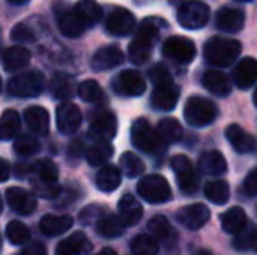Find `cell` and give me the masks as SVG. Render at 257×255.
<instances>
[{
    "mask_svg": "<svg viewBox=\"0 0 257 255\" xmlns=\"http://www.w3.org/2000/svg\"><path fill=\"white\" fill-rule=\"evenodd\" d=\"M165 25V21L156 20V18H147V20H144L140 23L135 39H133L128 48L130 62L133 65H144L151 58L153 48L159 37V30Z\"/></svg>",
    "mask_w": 257,
    "mask_h": 255,
    "instance_id": "6da1fadb",
    "label": "cell"
},
{
    "mask_svg": "<svg viewBox=\"0 0 257 255\" xmlns=\"http://www.w3.org/2000/svg\"><path fill=\"white\" fill-rule=\"evenodd\" d=\"M241 55V44L234 39L212 37L205 44V58L213 67H229Z\"/></svg>",
    "mask_w": 257,
    "mask_h": 255,
    "instance_id": "7a4b0ae2",
    "label": "cell"
},
{
    "mask_svg": "<svg viewBox=\"0 0 257 255\" xmlns=\"http://www.w3.org/2000/svg\"><path fill=\"white\" fill-rule=\"evenodd\" d=\"M217 105L208 98L203 96H191L184 107V117L191 126L203 128L212 124L217 119Z\"/></svg>",
    "mask_w": 257,
    "mask_h": 255,
    "instance_id": "3957f363",
    "label": "cell"
},
{
    "mask_svg": "<svg viewBox=\"0 0 257 255\" xmlns=\"http://www.w3.org/2000/svg\"><path fill=\"white\" fill-rule=\"evenodd\" d=\"M35 180L34 189L39 196L42 197H56L60 194V185H58V168L51 159L39 161L34 168Z\"/></svg>",
    "mask_w": 257,
    "mask_h": 255,
    "instance_id": "277c9868",
    "label": "cell"
},
{
    "mask_svg": "<svg viewBox=\"0 0 257 255\" xmlns=\"http://www.w3.org/2000/svg\"><path fill=\"white\" fill-rule=\"evenodd\" d=\"M132 142L139 150L147 154H158L165 149V142L147 119H137L132 126Z\"/></svg>",
    "mask_w": 257,
    "mask_h": 255,
    "instance_id": "5b68a950",
    "label": "cell"
},
{
    "mask_svg": "<svg viewBox=\"0 0 257 255\" xmlns=\"http://www.w3.org/2000/svg\"><path fill=\"white\" fill-rule=\"evenodd\" d=\"M44 75L37 70L23 72L9 81V93L18 98H35L44 91Z\"/></svg>",
    "mask_w": 257,
    "mask_h": 255,
    "instance_id": "8992f818",
    "label": "cell"
},
{
    "mask_svg": "<svg viewBox=\"0 0 257 255\" xmlns=\"http://www.w3.org/2000/svg\"><path fill=\"white\" fill-rule=\"evenodd\" d=\"M180 27L187 30H200L210 20V7L200 0H186L177 13Z\"/></svg>",
    "mask_w": 257,
    "mask_h": 255,
    "instance_id": "52a82bcc",
    "label": "cell"
},
{
    "mask_svg": "<svg viewBox=\"0 0 257 255\" xmlns=\"http://www.w3.org/2000/svg\"><path fill=\"white\" fill-rule=\"evenodd\" d=\"M137 191H139L140 197L146 199L147 203L159 204L165 203L172 197V189L170 184L165 177L161 175H147L137 185Z\"/></svg>",
    "mask_w": 257,
    "mask_h": 255,
    "instance_id": "ba28073f",
    "label": "cell"
},
{
    "mask_svg": "<svg viewBox=\"0 0 257 255\" xmlns=\"http://www.w3.org/2000/svg\"><path fill=\"white\" fill-rule=\"evenodd\" d=\"M163 55L180 65H187L193 62L194 56H196V46H194V42L191 39L177 35V37H170L168 41H165Z\"/></svg>",
    "mask_w": 257,
    "mask_h": 255,
    "instance_id": "9c48e42d",
    "label": "cell"
},
{
    "mask_svg": "<svg viewBox=\"0 0 257 255\" xmlns=\"http://www.w3.org/2000/svg\"><path fill=\"white\" fill-rule=\"evenodd\" d=\"M172 168L177 175L180 191L184 194H194L198 191L200 178H198V173L194 171V166L191 164V161L187 159L186 156L179 154V156L172 157Z\"/></svg>",
    "mask_w": 257,
    "mask_h": 255,
    "instance_id": "30bf717a",
    "label": "cell"
},
{
    "mask_svg": "<svg viewBox=\"0 0 257 255\" xmlns=\"http://www.w3.org/2000/svg\"><path fill=\"white\" fill-rule=\"evenodd\" d=\"M56 20H58V28L60 32L68 39L81 37L84 34V23L79 20V16L75 14V11L72 7L65 6V4H56Z\"/></svg>",
    "mask_w": 257,
    "mask_h": 255,
    "instance_id": "8fae6325",
    "label": "cell"
},
{
    "mask_svg": "<svg viewBox=\"0 0 257 255\" xmlns=\"http://www.w3.org/2000/svg\"><path fill=\"white\" fill-rule=\"evenodd\" d=\"M112 88L115 89V93L126 96H140L146 93L147 84L144 81L142 74L137 70H124L115 77V81L112 82Z\"/></svg>",
    "mask_w": 257,
    "mask_h": 255,
    "instance_id": "7c38bea8",
    "label": "cell"
},
{
    "mask_svg": "<svg viewBox=\"0 0 257 255\" xmlns=\"http://www.w3.org/2000/svg\"><path fill=\"white\" fill-rule=\"evenodd\" d=\"M180 89L173 84V81L161 82V84L154 86L153 96H151V105L156 110H163V112H170L175 109L177 102H179Z\"/></svg>",
    "mask_w": 257,
    "mask_h": 255,
    "instance_id": "4fadbf2b",
    "label": "cell"
},
{
    "mask_svg": "<svg viewBox=\"0 0 257 255\" xmlns=\"http://www.w3.org/2000/svg\"><path fill=\"white\" fill-rule=\"evenodd\" d=\"M208 218H210V210L203 203L187 204V206H182L177 211V220L186 229H191V231L201 229L208 222Z\"/></svg>",
    "mask_w": 257,
    "mask_h": 255,
    "instance_id": "5bb4252c",
    "label": "cell"
},
{
    "mask_svg": "<svg viewBox=\"0 0 257 255\" xmlns=\"http://www.w3.org/2000/svg\"><path fill=\"white\" fill-rule=\"evenodd\" d=\"M115 131H117V121L112 112L103 110L91 117V126H89V138L91 140L110 142V138L115 136Z\"/></svg>",
    "mask_w": 257,
    "mask_h": 255,
    "instance_id": "9a60e30c",
    "label": "cell"
},
{
    "mask_svg": "<svg viewBox=\"0 0 257 255\" xmlns=\"http://www.w3.org/2000/svg\"><path fill=\"white\" fill-rule=\"evenodd\" d=\"M107 32L115 37H126L135 30V16L130 13L128 9L122 7H115L107 18Z\"/></svg>",
    "mask_w": 257,
    "mask_h": 255,
    "instance_id": "2e32d148",
    "label": "cell"
},
{
    "mask_svg": "<svg viewBox=\"0 0 257 255\" xmlns=\"http://www.w3.org/2000/svg\"><path fill=\"white\" fill-rule=\"evenodd\" d=\"M82 123L81 109L74 103H61L56 109V126L63 135H72L79 129Z\"/></svg>",
    "mask_w": 257,
    "mask_h": 255,
    "instance_id": "e0dca14e",
    "label": "cell"
},
{
    "mask_svg": "<svg viewBox=\"0 0 257 255\" xmlns=\"http://www.w3.org/2000/svg\"><path fill=\"white\" fill-rule=\"evenodd\" d=\"M6 201L16 213L30 215L37 208V197L30 191L21 187H11L6 191Z\"/></svg>",
    "mask_w": 257,
    "mask_h": 255,
    "instance_id": "ac0fdd59",
    "label": "cell"
},
{
    "mask_svg": "<svg viewBox=\"0 0 257 255\" xmlns=\"http://www.w3.org/2000/svg\"><path fill=\"white\" fill-rule=\"evenodd\" d=\"M226 138L238 154H250L255 150V138L247 133L240 124H229L226 128Z\"/></svg>",
    "mask_w": 257,
    "mask_h": 255,
    "instance_id": "d6986e66",
    "label": "cell"
},
{
    "mask_svg": "<svg viewBox=\"0 0 257 255\" xmlns=\"http://www.w3.org/2000/svg\"><path fill=\"white\" fill-rule=\"evenodd\" d=\"M117 210H119V220L122 222V225H135L140 222L144 215V208L142 204L139 203L133 194H124V196L119 199L117 204Z\"/></svg>",
    "mask_w": 257,
    "mask_h": 255,
    "instance_id": "ffe728a7",
    "label": "cell"
},
{
    "mask_svg": "<svg viewBox=\"0 0 257 255\" xmlns=\"http://www.w3.org/2000/svg\"><path fill=\"white\" fill-rule=\"evenodd\" d=\"M215 25L219 30L227 32V34H236L243 28L245 25V14L240 9H233V7H222L217 13Z\"/></svg>",
    "mask_w": 257,
    "mask_h": 255,
    "instance_id": "44dd1931",
    "label": "cell"
},
{
    "mask_svg": "<svg viewBox=\"0 0 257 255\" xmlns=\"http://www.w3.org/2000/svg\"><path fill=\"white\" fill-rule=\"evenodd\" d=\"M233 82L238 89H248L257 82V60L243 58L234 67Z\"/></svg>",
    "mask_w": 257,
    "mask_h": 255,
    "instance_id": "7402d4cb",
    "label": "cell"
},
{
    "mask_svg": "<svg viewBox=\"0 0 257 255\" xmlns=\"http://www.w3.org/2000/svg\"><path fill=\"white\" fill-rule=\"evenodd\" d=\"M122 62H124V55L119 48L115 46H107V48H102L93 55L91 58V67L95 68L96 72L100 70H110L114 67H119Z\"/></svg>",
    "mask_w": 257,
    "mask_h": 255,
    "instance_id": "603a6c76",
    "label": "cell"
},
{
    "mask_svg": "<svg viewBox=\"0 0 257 255\" xmlns=\"http://www.w3.org/2000/svg\"><path fill=\"white\" fill-rule=\"evenodd\" d=\"M198 168L201 173L212 175V177H219V175L227 171V161L219 150H208V152L201 154L200 161H198Z\"/></svg>",
    "mask_w": 257,
    "mask_h": 255,
    "instance_id": "cb8c5ba5",
    "label": "cell"
},
{
    "mask_svg": "<svg viewBox=\"0 0 257 255\" xmlns=\"http://www.w3.org/2000/svg\"><path fill=\"white\" fill-rule=\"evenodd\" d=\"M93 250V245L84 232H74L58 245L56 255H84Z\"/></svg>",
    "mask_w": 257,
    "mask_h": 255,
    "instance_id": "d4e9b609",
    "label": "cell"
},
{
    "mask_svg": "<svg viewBox=\"0 0 257 255\" xmlns=\"http://www.w3.org/2000/svg\"><path fill=\"white\" fill-rule=\"evenodd\" d=\"M205 89L210 91L212 95L220 96V98H226L231 93V82L227 79V75L220 70H208L201 79Z\"/></svg>",
    "mask_w": 257,
    "mask_h": 255,
    "instance_id": "484cf974",
    "label": "cell"
},
{
    "mask_svg": "<svg viewBox=\"0 0 257 255\" xmlns=\"http://www.w3.org/2000/svg\"><path fill=\"white\" fill-rule=\"evenodd\" d=\"M25 123L27 126L35 133V135H48L49 133V114L44 107H28L25 110Z\"/></svg>",
    "mask_w": 257,
    "mask_h": 255,
    "instance_id": "4316f807",
    "label": "cell"
},
{
    "mask_svg": "<svg viewBox=\"0 0 257 255\" xmlns=\"http://www.w3.org/2000/svg\"><path fill=\"white\" fill-rule=\"evenodd\" d=\"M32 62V55L23 46H13L4 53V67L7 72H20Z\"/></svg>",
    "mask_w": 257,
    "mask_h": 255,
    "instance_id": "83f0119b",
    "label": "cell"
},
{
    "mask_svg": "<svg viewBox=\"0 0 257 255\" xmlns=\"http://www.w3.org/2000/svg\"><path fill=\"white\" fill-rule=\"evenodd\" d=\"M74 224V218L70 215H46L41 220V231L46 236H60L67 232Z\"/></svg>",
    "mask_w": 257,
    "mask_h": 255,
    "instance_id": "f1b7e54d",
    "label": "cell"
},
{
    "mask_svg": "<svg viewBox=\"0 0 257 255\" xmlns=\"http://www.w3.org/2000/svg\"><path fill=\"white\" fill-rule=\"evenodd\" d=\"M114 147L107 140H93L91 145L86 149V161L91 166H102L112 157Z\"/></svg>",
    "mask_w": 257,
    "mask_h": 255,
    "instance_id": "f546056e",
    "label": "cell"
},
{
    "mask_svg": "<svg viewBox=\"0 0 257 255\" xmlns=\"http://www.w3.org/2000/svg\"><path fill=\"white\" fill-rule=\"evenodd\" d=\"M75 14L79 20L84 23V27H91V25L98 23L103 16V11L96 0H79L74 7Z\"/></svg>",
    "mask_w": 257,
    "mask_h": 255,
    "instance_id": "4dcf8cb0",
    "label": "cell"
},
{
    "mask_svg": "<svg viewBox=\"0 0 257 255\" xmlns=\"http://www.w3.org/2000/svg\"><path fill=\"white\" fill-rule=\"evenodd\" d=\"M220 225H222V231L227 234H238L247 225V215L240 206H233L222 213Z\"/></svg>",
    "mask_w": 257,
    "mask_h": 255,
    "instance_id": "1f68e13d",
    "label": "cell"
},
{
    "mask_svg": "<svg viewBox=\"0 0 257 255\" xmlns=\"http://www.w3.org/2000/svg\"><path fill=\"white\" fill-rule=\"evenodd\" d=\"M121 185V170L117 166H102L96 175V187L103 192H112Z\"/></svg>",
    "mask_w": 257,
    "mask_h": 255,
    "instance_id": "d6a6232c",
    "label": "cell"
},
{
    "mask_svg": "<svg viewBox=\"0 0 257 255\" xmlns=\"http://www.w3.org/2000/svg\"><path fill=\"white\" fill-rule=\"evenodd\" d=\"M156 131H158L159 138H161L165 143L180 142L182 136H184L182 124H180L177 119H173V117H166V119H163L161 123H159V126Z\"/></svg>",
    "mask_w": 257,
    "mask_h": 255,
    "instance_id": "836d02e7",
    "label": "cell"
},
{
    "mask_svg": "<svg viewBox=\"0 0 257 255\" xmlns=\"http://www.w3.org/2000/svg\"><path fill=\"white\" fill-rule=\"evenodd\" d=\"M20 128H21L20 114L13 109L6 110L2 114V117H0V138L13 140L20 133Z\"/></svg>",
    "mask_w": 257,
    "mask_h": 255,
    "instance_id": "e575fe53",
    "label": "cell"
},
{
    "mask_svg": "<svg viewBox=\"0 0 257 255\" xmlns=\"http://www.w3.org/2000/svg\"><path fill=\"white\" fill-rule=\"evenodd\" d=\"M147 229L153 234L154 239H159V241H170V239L175 238V232H173V227L170 225L168 218L163 217V215H156L149 220L147 224Z\"/></svg>",
    "mask_w": 257,
    "mask_h": 255,
    "instance_id": "d590c367",
    "label": "cell"
},
{
    "mask_svg": "<svg viewBox=\"0 0 257 255\" xmlns=\"http://www.w3.org/2000/svg\"><path fill=\"white\" fill-rule=\"evenodd\" d=\"M49 91L56 100H68L74 95V82L67 74H54L49 84Z\"/></svg>",
    "mask_w": 257,
    "mask_h": 255,
    "instance_id": "8d00e7d4",
    "label": "cell"
},
{
    "mask_svg": "<svg viewBox=\"0 0 257 255\" xmlns=\"http://www.w3.org/2000/svg\"><path fill=\"white\" fill-rule=\"evenodd\" d=\"M229 185L224 180H210L205 184V196L213 204H226L229 201Z\"/></svg>",
    "mask_w": 257,
    "mask_h": 255,
    "instance_id": "74e56055",
    "label": "cell"
},
{
    "mask_svg": "<svg viewBox=\"0 0 257 255\" xmlns=\"http://www.w3.org/2000/svg\"><path fill=\"white\" fill-rule=\"evenodd\" d=\"M96 231L105 238H117L124 231V225L115 215H103L98 220V224H96Z\"/></svg>",
    "mask_w": 257,
    "mask_h": 255,
    "instance_id": "f35d334b",
    "label": "cell"
},
{
    "mask_svg": "<svg viewBox=\"0 0 257 255\" xmlns=\"http://www.w3.org/2000/svg\"><path fill=\"white\" fill-rule=\"evenodd\" d=\"M132 253L133 255H158L159 245L149 234H139L132 239Z\"/></svg>",
    "mask_w": 257,
    "mask_h": 255,
    "instance_id": "ab89813d",
    "label": "cell"
},
{
    "mask_svg": "<svg viewBox=\"0 0 257 255\" xmlns=\"http://www.w3.org/2000/svg\"><path fill=\"white\" fill-rule=\"evenodd\" d=\"M6 236L13 245H25L30 241V229L20 220H13L7 224Z\"/></svg>",
    "mask_w": 257,
    "mask_h": 255,
    "instance_id": "60d3db41",
    "label": "cell"
},
{
    "mask_svg": "<svg viewBox=\"0 0 257 255\" xmlns=\"http://www.w3.org/2000/svg\"><path fill=\"white\" fill-rule=\"evenodd\" d=\"M77 93L84 102L88 103H98L103 100V89L96 81L89 79V81H82L77 88Z\"/></svg>",
    "mask_w": 257,
    "mask_h": 255,
    "instance_id": "b9f144b4",
    "label": "cell"
},
{
    "mask_svg": "<svg viewBox=\"0 0 257 255\" xmlns=\"http://www.w3.org/2000/svg\"><path fill=\"white\" fill-rule=\"evenodd\" d=\"M119 163H121V170L132 178L140 177V175L144 173V170H146L144 161L140 159L135 152H124L121 156V161H119Z\"/></svg>",
    "mask_w": 257,
    "mask_h": 255,
    "instance_id": "7bdbcfd3",
    "label": "cell"
},
{
    "mask_svg": "<svg viewBox=\"0 0 257 255\" xmlns=\"http://www.w3.org/2000/svg\"><path fill=\"white\" fill-rule=\"evenodd\" d=\"M41 145H39L37 138H34L32 135H21L14 142V152L20 154L21 157H30L34 154L39 152Z\"/></svg>",
    "mask_w": 257,
    "mask_h": 255,
    "instance_id": "ee69618b",
    "label": "cell"
},
{
    "mask_svg": "<svg viewBox=\"0 0 257 255\" xmlns=\"http://www.w3.org/2000/svg\"><path fill=\"white\" fill-rule=\"evenodd\" d=\"M11 39L16 42H34L35 41V34L32 32L30 27H27V25L20 23L16 25V27L11 30Z\"/></svg>",
    "mask_w": 257,
    "mask_h": 255,
    "instance_id": "f6af8a7d",
    "label": "cell"
},
{
    "mask_svg": "<svg viewBox=\"0 0 257 255\" xmlns=\"http://www.w3.org/2000/svg\"><path fill=\"white\" fill-rule=\"evenodd\" d=\"M105 215V208L103 206H98V204H95V206H88L86 210L81 211V222L82 224H91V222H98L100 218H102Z\"/></svg>",
    "mask_w": 257,
    "mask_h": 255,
    "instance_id": "bcb514c9",
    "label": "cell"
},
{
    "mask_svg": "<svg viewBox=\"0 0 257 255\" xmlns=\"http://www.w3.org/2000/svg\"><path fill=\"white\" fill-rule=\"evenodd\" d=\"M149 77H151V81L154 82V86H156V84H161V82H168V81H172V75H170L168 68H166L165 65H161V63L154 65V67L151 68Z\"/></svg>",
    "mask_w": 257,
    "mask_h": 255,
    "instance_id": "7dc6e473",
    "label": "cell"
},
{
    "mask_svg": "<svg viewBox=\"0 0 257 255\" xmlns=\"http://www.w3.org/2000/svg\"><path fill=\"white\" fill-rule=\"evenodd\" d=\"M243 192L247 196H257V168L250 171L243 180Z\"/></svg>",
    "mask_w": 257,
    "mask_h": 255,
    "instance_id": "c3c4849f",
    "label": "cell"
},
{
    "mask_svg": "<svg viewBox=\"0 0 257 255\" xmlns=\"http://www.w3.org/2000/svg\"><path fill=\"white\" fill-rule=\"evenodd\" d=\"M252 232H254V231L247 232V231H245V229H241V231L238 232L236 239H234V246H236L238 250H245V248H248V246H250Z\"/></svg>",
    "mask_w": 257,
    "mask_h": 255,
    "instance_id": "681fc988",
    "label": "cell"
},
{
    "mask_svg": "<svg viewBox=\"0 0 257 255\" xmlns=\"http://www.w3.org/2000/svg\"><path fill=\"white\" fill-rule=\"evenodd\" d=\"M21 255H48V250L42 243H30L21 250Z\"/></svg>",
    "mask_w": 257,
    "mask_h": 255,
    "instance_id": "f907efd6",
    "label": "cell"
},
{
    "mask_svg": "<svg viewBox=\"0 0 257 255\" xmlns=\"http://www.w3.org/2000/svg\"><path fill=\"white\" fill-rule=\"evenodd\" d=\"M11 175V168H9V163L6 159L0 157V182H6Z\"/></svg>",
    "mask_w": 257,
    "mask_h": 255,
    "instance_id": "816d5d0a",
    "label": "cell"
},
{
    "mask_svg": "<svg viewBox=\"0 0 257 255\" xmlns=\"http://www.w3.org/2000/svg\"><path fill=\"white\" fill-rule=\"evenodd\" d=\"M250 246L257 252V229L254 232H252V239H250Z\"/></svg>",
    "mask_w": 257,
    "mask_h": 255,
    "instance_id": "f5cc1de1",
    "label": "cell"
},
{
    "mask_svg": "<svg viewBox=\"0 0 257 255\" xmlns=\"http://www.w3.org/2000/svg\"><path fill=\"white\" fill-rule=\"evenodd\" d=\"M96 255H117V252H115V250H112V248H103V250H100Z\"/></svg>",
    "mask_w": 257,
    "mask_h": 255,
    "instance_id": "db71d44e",
    "label": "cell"
},
{
    "mask_svg": "<svg viewBox=\"0 0 257 255\" xmlns=\"http://www.w3.org/2000/svg\"><path fill=\"white\" fill-rule=\"evenodd\" d=\"M9 4H13V6H25V4L28 2V0H7Z\"/></svg>",
    "mask_w": 257,
    "mask_h": 255,
    "instance_id": "11a10c76",
    "label": "cell"
},
{
    "mask_svg": "<svg viewBox=\"0 0 257 255\" xmlns=\"http://www.w3.org/2000/svg\"><path fill=\"white\" fill-rule=\"evenodd\" d=\"M196 255H213V253L210 252V250H200V252H198Z\"/></svg>",
    "mask_w": 257,
    "mask_h": 255,
    "instance_id": "9f6ffc18",
    "label": "cell"
},
{
    "mask_svg": "<svg viewBox=\"0 0 257 255\" xmlns=\"http://www.w3.org/2000/svg\"><path fill=\"white\" fill-rule=\"evenodd\" d=\"M254 105L257 107V89H255V93H254Z\"/></svg>",
    "mask_w": 257,
    "mask_h": 255,
    "instance_id": "6f0895ef",
    "label": "cell"
},
{
    "mask_svg": "<svg viewBox=\"0 0 257 255\" xmlns=\"http://www.w3.org/2000/svg\"><path fill=\"white\" fill-rule=\"evenodd\" d=\"M2 206H4V204H2V196H0V213H2Z\"/></svg>",
    "mask_w": 257,
    "mask_h": 255,
    "instance_id": "680465c9",
    "label": "cell"
},
{
    "mask_svg": "<svg viewBox=\"0 0 257 255\" xmlns=\"http://www.w3.org/2000/svg\"><path fill=\"white\" fill-rule=\"evenodd\" d=\"M238 2H252V0H238Z\"/></svg>",
    "mask_w": 257,
    "mask_h": 255,
    "instance_id": "91938a15",
    "label": "cell"
},
{
    "mask_svg": "<svg viewBox=\"0 0 257 255\" xmlns=\"http://www.w3.org/2000/svg\"><path fill=\"white\" fill-rule=\"evenodd\" d=\"M0 89H2V79H0Z\"/></svg>",
    "mask_w": 257,
    "mask_h": 255,
    "instance_id": "94428289",
    "label": "cell"
},
{
    "mask_svg": "<svg viewBox=\"0 0 257 255\" xmlns=\"http://www.w3.org/2000/svg\"><path fill=\"white\" fill-rule=\"evenodd\" d=\"M0 245H2V243H0Z\"/></svg>",
    "mask_w": 257,
    "mask_h": 255,
    "instance_id": "6125c7cd",
    "label": "cell"
}]
</instances>
